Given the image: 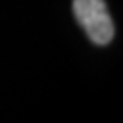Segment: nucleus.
Returning <instances> with one entry per match:
<instances>
[{
  "label": "nucleus",
  "instance_id": "1",
  "mask_svg": "<svg viewBox=\"0 0 123 123\" xmlns=\"http://www.w3.org/2000/svg\"><path fill=\"white\" fill-rule=\"evenodd\" d=\"M74 14L92 43L108 44L113 39L115 26L104 0H74Z\"/></svg>",
  "mask_w": 123,
  "mask_h": 123
}]
</instances>
